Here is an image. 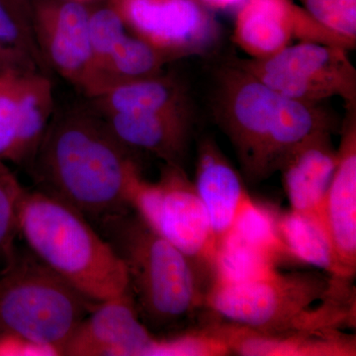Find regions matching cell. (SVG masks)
Segmentation results:
<instances>
[{
  "instance_id": "obj_1",
  "label": "cell",
  "mask_w": 356,
  "mask_h": 356,
  "mask_svg": "<svg viewBox=\"0 0 356 356\" xmlns=\"http://www.w3.org/2000/svg\"><path fill=\"white\" fill-rule=\"evenodd\" d=\"M131 152L105 119L70 110L51 119L29 166L37 189L69 204L95 226L132 209L143 177Z\"/></svg>"
},
{
  "instance_id": "obj_2",
  "label": "cell",
  "mask_w": 356,
  "mask_h": 356,
  "mask_svg": "<svg viewBox=\"0 0 356 356\" xmlns=\"http://www.w3.org/2000/svg\"><path fill=\"white\" fill-rule=\"evenodd\" d=\"M318 105L280 95L233 62L216 74L213 111L252 182L277 172L312 136L332 132L331 115Z\"/></svg>"
},
{
  "instance_id": "obj_3",
  "label": "cell",
  "mask_w": 356,
  "mask_h": 356,
  "mask_svg": "<svg viewBox=\"0 0 356 356\" xmlns=\"http://www.w3.org/2000/svg\"><path fill=\"white\" fill-rule=\"evenodd\" d=\"M350 280L275 268L245 280L215 278L206 293L205 307L220 320L257 331L343 330L355 323Z\"/></svg>"
},
{
  "instance_id": "obj_4",
  "label": "cell",
  "mask_w": 356,
  "mask_h": 356,
  "mask_svg": "<svg viewBox=\"0 0 356 356\" xmlns=\"http://www.w3.org/2000/svg\"><path fill=\"white\" fill-rule=\"evenodd\" d=\"M95 227L123 262L147 329H172L205 307L209 278L135 211L105 218Z\"/></svg>"
},
{
  "instance_id": "obj_5",
  "label": "cell",
  "mask_w": 356,
  "mask_h": 356,
  "mask_svg": "<svg viewBox=\"0 0 356 356\" xmlns=\"http://www.w3.org/2000/svg\"><path fill=\"white\" fill-rule=\"evenodd\" d=\"M19 234L33 254L91 301L100 303L131 292L125 266L109 243L60 199L25 189Z\"/></svg>"
},
{
  "instance_id": "obj_6",
  "label": "cell",
  "mask_w": 356,
  "mask_h": 356,
  "mask_svg": "<svg viewBox=\"0 0 356 356\" xmlns=\"http://www.w3.org/2000/svg\"><path fill=\"white\" fill-rule=\"evenodd\" d=\"M96 304L30 250H16L0 274V332L50 346L58 355Z\"/></svg>"
},
{
  "instance_id": "obj_7",
  "label": "cell",
  "mask_w": 356,
  "mask_h": 356,
  "mask_svg": "<svg viewBox=\"0 0 356 356\" xmlns=\"http://www.w3.org/2000/svg\"><path fill=\"white\" fill-rule=\"evenodd\" d=\"M132 209L213 282L219 250L207 211L181 166L165 165L158 181L143 178L134 192Z\"/></svg>"
},
{
  "instance_id": "obj_8",
  "label": "cell",
  "mask_w": 356,
  "mask_h": 356,
  "mask_svg": "<svg viewBox=\"0 0 356 356\" xmlns=\"http://www.w3.org/2000/svg\"><path fill=\"white\" fill-rule=\"evenodd\" d=\"M234 64L280 95L320 104L341 97L355 108L356 70L348 50L332 44L300 42L266 58H238Z\"/></svg>"
},
{
  "instance_id": "obj_9",
  "label": "cell",
  "mask_w": 356,
  "mask_h": 356,
  "mask_svg": "<svg viewBox=\"0 0 356 356\" xmlns=\"http://www.w3.org/2000/svg\"><path fill=\"white\" fill-rule=\"evenodd\" d=\"M109 6L133 35L170 60L208 53L221 34L199 0H110Z\"/></svg>"
},
{
  "instance_id": "obj_10",
  "label": "cell",
  "mask_w": 356,
  "mask_h": 356,
  "mask_svg": "<svg viewBox=\"0 0 356 356\" xmlns=\"http://www.w3.org/2000/svg\"><path fill=\"white\" fill-rule=\"evenodd\" d=\"M236 14L234 42L250 58H266L294 42L353 50L355 43L327 29L291 0H245Z\"/></svg>"
},
{
  "instance_id": "obj_11",
  "label": "cell",
  "mask_w": 356,
  "mask_h": 356,
  "mask_svg": "<svg viewBox=\"0 0 356 356\" xmlns=\"http://www.w3.org/2000/svg\"><path fill=\"white\" fill-rule=\"evenodd\" d=\"M33 28L44 65L90 95L93 63L89 13L74 0H33Z\"/></svg>"
},
{
  "instance_id": "obj_12",
  "label": "cell",
  "mask_w": 356,
  "mask_h": 356,
  "mask_svg": "<svg viewBox=\"0 0 356 356\" xmlns=\"http://www.w3.org/2000/svg\"><path fill=\"white\" fill-rule=\"evenodd\" d=\"M154 337L130 292L96 304L72 332L63 355L147 356Z\"/></svg>"
},
{
  "instance_id": "obj_13",
  "label": "cell",
  "mask_w": 356,
  "mask_h": 356,
  "mask_svg": "<svg viewBox=\"0 0 356 356\" xmlns=\"http://www.w3.org/2000/svg\"><path fill=\"white\" fill-rule=\"evenodd\" d=\"M348 110L321 220L343 277L353 280L356 270V119L355 108Z\"/></svg>"
},
{
  "instance_id": "obj_14",
  "label": "cell",
  "mask_w": 356,
  "mask_h": 356,
  "mask_svg": "<svg viewBox=\"0 0 356 356\" xmlns=\"http://www.w3.org/2000/svg\"><path fill=\"white\" fill-rule=\"evenodd\" d=\"M193 184L207 211L220 254L241 218L255 202L240 173L209 138L199 145Z\"/></svg>"
},
{
  "instance_id": "obj_15",
  "label": "cell",
  "mask_w": 356,
  "mask_h": 356,
  "mask_svg": "<svg viewBox=\"0 0 356 356\" xmlns=\"http://www.w3.org/2000/svg\"><path fill=\"white\" fill-rule=\"evenodd\" d=\"M232 353L245 356H355V337L343 330L257 331L220 321Z\"/></svg>"
},
{
  "instance_id": "obj_16",
  "label": "cell",
  "mask_w": 356,
  "mask_h": 356,
  "mask_svg": "<svg viewBox=\"0 0 356 356\" xmlns=\"http://www.w3.org/2000/svg\"><path fill=\"white\" fill-rule=\"evenodd\" d=\"M332 132L312 136L297 147L280 170L290 210L321 218V208L337 165Z\"/></svg>"
},
{
  "instance_id": "obj_17",
  "label": "cell",
  "mask_w": 356,
  "mask_h": 356,
  "mask_svg": "<svg viewBox=\"0 0 356 356\" xmlns=\"http://www.w3.org/2000/svg\"><path fill=\"white\" fill-rule=\"evenodd\" d=\"M105 120L130 149L154 154L165 165L181 166L191 138V109L113 114Z\"/></svg>"
},
{
  "instance_id": "obj_18",
  "label": "cell",
  "mask_w": 356,
  "mask_h": 356,
  "mask_svg": "<svg viewBox=\"0 0 356 356\" xmlns=\"http://www.w3.org/2000/svg\"><path fill=\"white\" fill-rule=\"evenodd\" d=\"M95 99L106 116L189 109L184 86L163 74L116 84Z\"/></svg>"
},
{
  "instance_id": "obj_19",
  "label": "cell",
  "mask_w": 356,
  "mask_h": 356,
  "mask_svg": "<svg viewBox=\"0 0 356 356\" xmlns=\"http://www.w3.org/2000/svg\"><path fill=\"white\" fill-rule=\"evenodd\" d=\"M53 99L50 79L42 72L21 76L17 131L8 161L30 165L50 124Z\"/></svg>"
},
{
  "instance_id": "obj_20",
  "label": "cell",
  "mask_w": 356,
  "mask_h": 356,
  "mask_svg": "<svg viewBox=\"0 0 356 356\" xmlns=\"http://www.w3.org/2000/svg\"><path fill=\"white\" fill-rule=\"evenodd\" d=\"M275 229L284 255L330 275L346 278L320 217L289 210L275 214Z\"/></svg>"
},
{
  "instance_id": "obj_21",
  "label": "cell",
  "mask_w": 356,
  "mask_h": 356,
  "mask_svg": "<svg viewBox=\"0 0 356 356\" xmlns=\"http://www.w3.org/2000/svg\"><path fill=\"white\" fill-rule=\"evenodd\" d=\"M33 0H0V74L42 72L35 39Z\"/></svg>"
},
{
  "instance_id": "obj_22",
  "label": "cell",
  "mask_w": 356,
  "mask_h": 356,
  "mask_svg": "<svg viewBox=\"0 0 356 356\" xmlns=\"http://www.w3.org/2000/svg\"><path fill=\"white\" fill-rule=\"evenodd\" d=\"M168 60H170L165 54L147 42L127 34L117 44L103 70L97 96L124 81L163 74L161 70Z\"/></svg>"
},
{
  "instance_id": "obj_23",
  "label": "cell",
  "mask_w": 356,
  "mask_h": 356,
  "mask_svg": "<svg viewBox=\"0 0 356 356\" xmlns=\"http://www.w3.org/2000/svg\"><path fill=\"white\" fill-rule=\"evenodd\" d=\"M232 353L219 322L188 331L156 337L147 356H221Z\"/></svg>"
},
{
  "instance_id": "obj_24",
  "label": "cell",
  "mask_w": 356,
  "mask_h": 356,
  "mask_svg": "<svg viewBox=\"0 0 356 356\" xmlns=\"http://www.w3.org/2000/svg\"><path fill=\"white\" fill-rule=\"evenodd\" d=\"M88 31L93 63V84L89 97L95 98L99 92L103 70L117 44L128 33L125 23L111 6L90 10Z\"/></svg>"
},
{
  "instance_id": "obj_25",
  "label": "cell",
  "mask_w": 356,
  "mask_h": 356,
  "mask_svg": "<svg viewBox=\"0 0 356 356\" xmlns=\"http://www.w3.org/2000/svg\"><path fill=\"white\" fill-rule=\"evenodd\" d=\"M24 191L0 159V274L15 254L14 240L19 234L20 205Z\"/></svg>"
},
{
  "instance_id": "obj_26",
  "label": "cell",
  "mask_w": 356,
  "mask_h": 356,
  "mask_svg": "<svg viewBox=\"0 0 356 356\" xmlns=\"http://www.w3.org/2000/svg\"><path fill=\"white\" fill-rule=\"evenodd\" d=\"M304 4L327 29L356 43V0H304Z\"/></svg>"
},
{
  "instance_id": "obj_27",
  "label": "cell",
  "mask_w": 356,
  "mask_h": 356,
  "mask_svg": "<svg viewBox=\"0 0 356 356\" xmlns=\"http://www.w3.org/2000/svg\"><path fill=\"white\" fill-rule=\"evenodd\" d=\"M23 74H0V159H8L17 131L18 97Z\"/></svg>"
},
{
  "instance_id": "obj_28",
  "label": "cell",
  "mask_w": 356,
  "mask_h": 356,
  "mask_svg": "<svg viewBox=\"0 0 356 356\" xmlns=\"http://www.w3.org/2000/svg\"><path fill=\"white\" fill-rule=\"evenodd\" d=\"M57 350L27 337L0 332V356H57Z\"/></svg>"
},
{
  "instance_id": "obj_29",
  "label": "cell",
  "mask_w": 356,
  "mask_h": 356,
  "mask_svg": "<svg viewBox=\"0 0 356 356\" xmlns=\"http://www.w3.org/2000/svg\"><path fill=\"white\" fill-rule=\"evenodd\" d=\"M199 1L203 3L207 8L226 10V9L240 7L245 0H199Z\"/></svg>"
},
{
  "instance_id": "obj_30",
  "label": "cell",
  "mask_w": 356,
  "mask_h": 356,
  "mask_svg": "<svg viewBox=\"0 0 356 356\" xmlns=\"http://www.w3.org/2000/svg\"><path fill=\"white\" fill-rule=\"evenodd\" d=\"M74 1L81 2V3H86V2L90 1V0H74Z\"/></svg>"
}]
</instances>
